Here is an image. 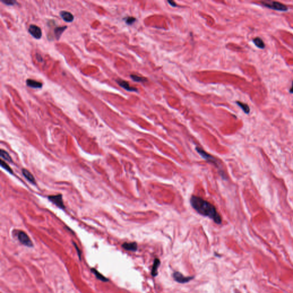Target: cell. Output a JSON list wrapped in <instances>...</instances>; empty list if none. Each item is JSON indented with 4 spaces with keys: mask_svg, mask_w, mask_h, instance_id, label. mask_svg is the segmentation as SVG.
<instances>
[{
    "mask_svg": "<svg viewBox=\"0 0 293 293\" xmlns=\"http://www.w3.org/2000/svg\"><path fill=\"white\" fill-rule=\"evenodd\" d=\"M236 103L242 108V110L244 111L245 113L249 114L250 112V109L249 105L243 103V102H236Z\"/></svg>",
    "mask_w": 293,
    "mask_h": 293,
    "instance_id": "18",
    "label": "cell"
},
{
    "mask_svg": "<svg viewBox=\"0 0 293 293\" xmlns=\"http://www.w3.org/2000/svg\"><path fill=\"white\" fill-rule=\"evenodd\" d=\"M17 236L18 239L19 240V242L22 243V245L28 246L29 247H33V243L32 240L30 239L29 236L25 232L19 231L17 234Z\"/></svg>",
    "mask_w": 293,
    "mask_h": 293,
    "instance_id": "5",
    "label": "cell"
},
{
    "mask_svg": "<svg viewBox=\"0 0 293 293\" xmlns=\"http://www.w3.org/2000/svg\"><path fill=\"white\" fill-rule=\"evenodd\" d=\"M49 201H51L53 204L61 209H65V206L64 205V202L63 199V196L61 194L57 195H51L48 196Z\"/></svg>",
    "mask_w": 293,
    "mask_h": 293,
    "instance_id": "4",
    "label": "cell"
},
{
    "mask_svg": "<svg viewBox=\"0 0 293 293\" xmlns=\"http://www.w3.org/2000/svg\"><path fill=\"white\" fill-rule=\"evenodd\" d=\"M136 21V19L132 17H128L125 19V22L128 25H131Z\"/></svg>",
    "mask_w": 293,
    "mask_h": 293,
    "instance_id": "21",
    "label": "cell"
},
{
    "mask_svg": "<svg viewBox=\"0 0 293 293\" xmlns=\"http://www.w3.org/2000/svg\"><path fill=\"white\" fill-rule=\"evenodd\" d=\"M116 81H117V83H118V84L120 86H121L122 88H123L124 89L127 90L128 91H136V92L137 91L136 88L130 86L129 83L127 82V81H125L122 80H118Z\"/></svg>",
    "mask_w": 293,
    "mask_h": 293,
    "instance_id": "8",
    "label": "cell"
},
{
    "mask_svg": "<svg viewBox=\"0 0 293 293\" xmlns=\"http://www.w3.org/2000/svg\"><path fill=\"white\" fill-rule=\"evenodd\" d=\"M252 41L255 45V46L257 47L258 48H260V49H264L265 48L264 42L263 41V40L260 37H256V38H254Z\"/></svg>",
    "mask_w": 293,
    "mask_h": 293,
    "instance_id": "16",
    "label": "cell"
},
{
    "mask_svg": "<svg viewBox=\"0 0 293 293\" xmlns=\"http://www.w3.org/2000/svg\"><path fill=\"white\" fill-rule=\"evenodd\" d=\"M196 150L197 151L199 154L201 155L203 159H204L205 160H206L208 162H210L213 163V165L217 167L218 169H219L220 167V164L219 163H218V160L215 158L214 157L210 155L209 153H207L204 151V150H202L201 148H199V147H196Z\"/></svg>",
    "mask_w": 293,
    "mask_h": 293,
    "instance_id": "2",
    "label": "cell"
},
{
    "mask_svg": "<svg viewBox=\"0 0 293 293\" xmlns=\"http://www.w3.org/2000/svg\"><path fill=\"white\" fill-rule=\"evenodd\" d=\"M168 3H169L172 7H176V5H177L176 3L174 1H168Z\"/></svg>",
    "mask_w": 293,
    "mask_h": 293,
    "instance_id": "24",
    "label": "cell"
},
{
    "mask_svg": "<svg viewBox=\"0 0 293 293\" xmlns=\"http://www.w3.org/2000/svg\"><path fill=\"white\" fill-rule=\"evenodd\" d=\"M173 277L175 281L180 284L187 283L194 278L193 277H185L182 273L178 271L173 274Z\"/></svg>",
    "mask_w": 293,
    "mask_h": 293,
    "instance_id": "6",
    "label": "cell"
},
{
    "mask_svg": "<svg viewBox=\"0 0 293 293\" xmlns=\"http://www.w3.org/2000/svg\"><path fill=\"white\" fill-rule=\"evenodd\" d=\"M26 85L33 88H41L42 86V84L35 80L28 79L26 80Z\"/></svg>",
    "mask_w": 293,
    "mask_h": 293,
    "instance_id": "12",
    "label": "cell"
},
{
    "mask_svg": "<svg viewBox=\"0 0 293 293\" xmlns=\"http://www.w3.org/2000/svg\"><path fill=\"white\" fill-rule=\"evenodd\" d=\"M1 1L3 3L7 4V5H13L15 4V3H16V1L14 0H1Z\"/></svg>",
    "mask_w": 293,
    "mask_h": 293,
    "instance_id": "22",
    "label": "cell"
},
{
    "mask_svg": "<svg viewBox=\"0 0 293 293\" xmlns=\"http://www.w3.org/2000/svg\"><path fill=\"white\" fill-rule=\"evenodd\" d=\"M160 264V261L159 259L156 258L153 262V267H152V271H151V274L153 277H156L158 275V268H159Z\"/></svg>",
    "mask_w": 293,
    "mask_h": 293,
    "instance_id": "13",
    "label": "cell"
},
{
    "mask_svg": "<svg viewBox=\"0 0 293 293\" xmlns=\"http://www.w3.org/2000/svg\"><path fill=\"white\" fill-rule=\"evenodd\" d=\"M122 247L128 251L135 252L137 250V245L136 242H131V243L125 242L122 245Z\"/></svg>",
    "mask_w": 293,
    "mask_h": 293,
    "instance_id": "9",
    "label": "cell"
},
{
    "mask_svg": "<svg viewBox=\"0 0 293 293\" xmlns=\"http://www.w3.org/2000/svg\"><path fill=\"white\" fill-rule=\"evenodd\" d=\"M67 26H62V27H58L54 29V35L56 38L58 40L60 38V36L64 32V30L67 29Z\"/></svg>",
    "mask_w": 293,
    "mask_h": 293,
    "instance_id": "17",
    "label": "cell"
},
{
    "mask_svg": "<svg viewBox=\"0 0 293 293\" xmlns=\"http://www.w3.org/2000/svg\"><path fill=\"white\" fill-rule=\"evenodd\" d=\"M289 92H290V93H292V94L293 93V82H292V86H291V88L290 89V90H289Z\"/></svg>",
    "mask_w": 293,
    "mask_h": 293,
    "instance_id": "25",
    "label": "cell"
},
{
    "mask_svg": "<svg viewBox=\"0 0 293 293\" xmlns=\"http://www.w3.org/2000/svg\"><path fill=\"white\" fill-rule=\"evenodd\" d=\"M130 76H131V79L132 80L135 81H136V82H144V81H147V79L146 77L139 76L135 75H131Z\"/></svg>",
    "mask_w": 293,
    "mask_h": 293,
    "instance_id": "19",
    "label": "cell"
},
{
    "mask_svg": "<svg viewBox=\"0 0 293 293\" xmlns=\"http://www.w3.org/2000/svg\"><path fill=\"white\" fill-rule=\"evenodd\" d=\"M22 172L23 175L25 176V178L29 182H30L31 183L33 184V185H36V183L35 178H34L33 175H32L30 172H29L28 169H22Z\"/></svg>",
    "mask_w": 293,
    "mask_h": 293,
    "instance_id": "10",
    "label": "cell"
},
{
    "mask_svg": "<svg viewBox=\"0 0 293 293\" xmlns=\"http://www.w3.org/2000/svg\"><path fill=\"white\" fill-rule=\"evenodd\" d=\"M29 33L31 35L36 39L41 38L42 36L41 29L38 26L35 25H30L28 29Z\"/></svg>",
    "mask_w": 293,
    "mask_h": 293,
    "instance_id": "7",
    "label": "cell"
},
{
    "mask_svg": "<svg viewBox=\"0 0 293 293\" xmlns=\"http://www.w3.org/2000/svg\"><path fill=\"white\" fill-rule=\"evenodd\" d=\"M60 16L62 17V19L66 22H72V21H73V20L74 19V17L72 15V14L70 13V12H67V11L61 12Z\"/></svg>",
    "mask_w": 293,
    "mask_h": 293,
    "instance_id": "11",
    "label": "cell"
},
{
    "mask_svg": "<svg viewBox=\"0 0 293 293\" xmlns=\"http://www.w3.org/2000/svg\"><path fill=\"white\" fill-rule=\"evenodd\" d=\"M0 156H1V158L5 160L6 161H8V162L10 163L13 162V160L12 159L11 156H10L9 154L8 153L7 151H5V150H3V149L0 150Z\"/></svg>",
    "mask_w": 293,
    "mask_h": 293,
    "instance_id": "15",
    "label": "cell"
},
{
    "mask_svg": "<svg viewBox=\"0 0 293 293\" xmlns=\"http://www.w3.org/2000/svg\"><path fill=\"white\" fill-rule=\"evenodd\" d=\"M91 272H92L93 273L95 274L96 277L99 280H102L103 282H108V281H109L108 278H107L104 276H103L102 274H100L99 271H97V270H96L95 268H91Z\"/></svg>",
    "mask_w": 293,
    "mask_h": 293,
    "instance_id": "14",
    "label": "cell"
},
{
    "mask_svg": "<svg viewBox=\"0 0 293 293\" xmlns=\"http://www.w3.org/2000/svg\"><path fill=\"white\" fill-rule=\"evenodd\" d=\"M262 3H263L264 7H268L271 9L281 11V12H286L289 10L288 8L286 5L279 2H277V1H272L270 3H268L266 2H262Z\"/></svg>",
    "mask_w": 293,
    "mask_h": 293,
    "instance_id": "3",
    "label": "cell"
},
{
    "mask_svg": "<svg viewBox=\"0 0 293 293\" xmlns=\"http://www.w3.org/2000/svg\"><path fill=\"white\" fill-rule=\"evenodd\" d=\"M192 207L198 213L204 217H208L217 224H221L222 218L218 213L216 208L210 202L201 197L192 196L190 199Z\"/></svg>",
    "mask_w": 293,
    "mask_h": 293,
    "instance_id": "1",
    "label": "cell"
},
{
    "mask_svg": "<svg viewBox=\"0 0 293 293\" xmlns=\"http://www.w3.org/2000/svg\"><path fill=\"white\" fill-rule=\"evenodd\" d=\"M73 245H74L75 247V248H76V249L77 252V254H78L79 257V258H80V259H81V252H80V250H79V247H77V246L75 242H73Z\"/></svg>",
    "mask_w": 293,
    "mask_h": 293,
    "instance_id": "23",
    "label": "cell"
},
{
    "mask_svg": "<svg viewBox=\"0 0 293 293\" xmlns=\"http://www.w3.org/2000/svg\"><path fill=\"white\" fill-rule=\"evenodd\" d=\"M0 162H1V166L3 169H5V170H7L8 172H9L10 174H13V171H12V169H10V167L8 164L3 162L2 160H1Z\"/></svg>",
    "mask_w": 293,
    "mask_h": 293,
    "instance_id": "20",
    "label": "cell"
}]
</instances>
